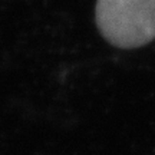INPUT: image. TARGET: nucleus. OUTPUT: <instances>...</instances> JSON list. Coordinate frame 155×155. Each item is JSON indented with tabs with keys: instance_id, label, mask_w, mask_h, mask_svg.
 Instances as JSON below:
<instances>
[{
	"instance_id": "obj_1",
	"label": "nucleus",
	"mask_w": 155,
	"mask_h": 155,
	"mask_svg": "<svg viewBox=\"0 0 155 155\" xmlns=\"http://www.w3.org/2000/svg\"><path fill=\"white\" fill-rule=\"evenodd\" d=\"M96 25L116 48L144 46L155 39V0H98Z\"/></svg>"
}]
</instances>
